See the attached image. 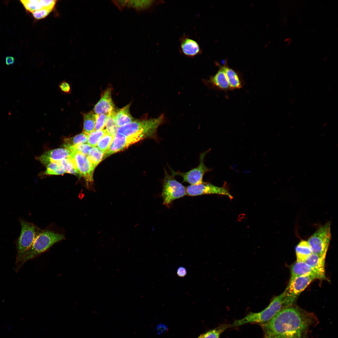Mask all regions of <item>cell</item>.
Masks as SVG:
<instances>
[{
    "mask_svg": "<svg viewBox=\"0 0 338 338\" xmlns=\"http://www.w3.org/2000/svg\"><path fill=\"white\" fill-rule=\"evenodd\" d=\"M319 322L314 313L294 305L282 310L260 325L263 338H308L310 328Z\"/></svg>",
    "mask_w": 338,
    "mask_h": 338,
    "instance_id": "6da1fadb",
    "label": "cell"
},
{
    "mask_svg": "<svg viewBox=\"0 0 338 338\" xmlns=\"http://www.w3.org/2000/svg\"><path fill=\"white\" fill-rule=\"evenodd\" d=\"M165 121V118L163 114L157 118L135 120L119 127L117 133L126 136H140L143 139L148 138L156 139L158 127Z\"/></svg>",
    "mask_w": 338,
    "mask_h": 338,
    "instance_id": "7a4b0ae2",
    "label": "cell"
},
{
    "mask_svg": "<svg viewBox=\"0 0 338 338\" xmlns=\"http://www.w3.org/2000/svg\"><path fill=\"white\" fill-rule=\"evenodd\" d=\"M284 291L274 298L262 311L257 313H250L243 318L235 321L231 324V327L249 323L260 324L268 321L280 311L286 308L284 301Z\"/></svg>",
    "mask_w": 338,
    "mask_h": 338,
    "instance_id": "3957f363",
    "label": "cell"
},
{
    "mask_svg": "<svg viewBox=\"0 0 338 338\" xmlns=\"http://www.w3.org/2000/svg\"><path fill=\"white\" fill-rule=\"evenodd\" d=\"M65 239L61 234L48 230H42L38 235L33 244L24 254L21 265L45 251L56 243Z\"/></svg>",
    "mask_w": 338,
    "mask_h": 338,
    "instance_id": "277c9868",
    "label": "cell"
},
{
    "mask_svg": "<svg viewBox=\"0 0 338 338\" xmlns=\"http://www.w3.org/2000/svg\"><path fill=\"white\" fill-rule=\"evenodd\" d=\"M164 171L161 197L163 204L170 207L174 200L187 195L186 189L175 179V176L169 174L165 168Z\"/></svg>",
    "mask_w": 338,
    "mask_h": 338,
    "instance_id": "5b68a950",
    "label": "cell"
},
{
    "mask_svg": "<svg viewBox=\"0 0 338 338\" xmlns=\"http://www.w3.org/2000/svg\"><path fill=\"white\" fill-rule=\"evenodd\" d=\"M331 223L328 222L320 227L307 241L312 253L326 257L331 238Z\"/></svg>",
    "mask_w": 338,
    "mask_h": 338,
    "instance_id": "8992f818",
    "label": "cell"
},
{
    "mask_svg": "<svg viewBox=\"0 0 338 338\" xmlns=\"http://www.w3.org/2000/svg\"><path fill=\"white\" fill-rule=\"evenodd\" d=\"M20 222L21 230L18 243L17 261L20 262L42 230L34 224L23 220L20 219Z\"/></svg>",
    "mask_w": 338,
    "mask_h": 338,
    "instance_id": "52a82bcc",
    "label": "cell"
},
{
    "mask_svg": "<svg viewBox=\"0 0 338 338\" xmlns=\"http://www.w3.org/2000/svg\"><path fill=\"white\" fill-rule=\"evenodd\" d=\"M315 279V276L310 274L298 277L289 280L284 291V301L286 307L294 305L300 294Z\"/></svg>",
    "mask_w": 338,
    "mask_h": 338,
    "instance_id": "ba28073f",
    "label": "cell"
},
{
    "mask_svg": "<svg viewBox=\"0 0 338 338\" xmlns=\"http://www.w3.org/2000/svg\"><path fill=\"white\" fill-rule=\"evenodd\" d=\"M210 150L200 154L199 163L197 167L186 172L175 171L169 167L172 175L174 176H178L182 177L183 182L188 183L191 185H197L202 183L205 174L211 171V169L207 167L204 163L205 157Z\"/></svg>",
    "mask_w": 338,
    "mask_h": 338,
    "instance_id": "9c48e42d",
    "label": "cell"
},
{
    "mask_svg": "<svg viewBox=\"0 0 338 338\" xmlns=\"http://www.w3.org/2000/svg\"><path fill=\"white\" fill-rule=\"evenodd\" d=\"M72 159L81 177L85 180L87 186L93 182V175L95 168L87 156L78 152H74Z\"/></svg>",
    "mask_w": 338,
    "mask_h": 338,
    "instance_id": "30bf717a",
    "label": "cell"
},
{
    "mask_svg": "<svg viewBox=\"0 0 338 338\" xmlns=\"http://www.w3.org/2000/svg\"><path fill=\"white\" fill-rule=\"evenodd\" d=\"M187 195L194 196L204 194H218L226 195L230 199L233 197L225 188L217 187L210 183L204 182L197 185H190L186 187Z\"/></svg>",
    "mask_w": 338,
    "mask_h": 338,
    "instance_id": "8fae6325",
    "label": "cell"
},
{
    "mask_svg": "<svg viewBox=\"0 0 338 338\" xmlns=\"http://www.w3.org/2000/svg\"><path fill=\"white\" fill-rule=\"evenodd\" d=\"M141 136H126L116 133L107 151L105 154L103 160L110 156L123 151L131 145L143 140Z\"/></svg>",
    "mask_w": 338,
    "mask_h": 338,
    "instance_id": "7c38bea8",
    "label": "cell"
},
{
    "mask_svg": "<svg viewBox=\"0 0 338 338\" xmlns=\"http://www.w3.org/2000/svg\"><path fill=\"white\" fill-rule=\"evenodd\" d=\"M204 83L209 88L216 90L224 91L226 93L230 90V88L226 75L225 64L220 66L216 73L208 79L203 80Z\"/></svg>",
    "mask_w": 338,
    "mask_h": 338,
    "instance_id": "4fadbf2b",
    "label": "cell"
},
{
    "mask_svg": "<svg viewBox=\"0 0 338 338\" xmlns=\"http://www.w3.org/2000/svg\"><path fill=\"white\" fill-rule=\"evenodd\" d=\"M73 153L70 148L64 147L47 151L37 159L43 164L47 165L51 162L59 161L70 157Z\"/></svg>",
    "mask_w": 338,
    "mask_h": 338,
    "instance_id": "5bb4252c",
    "label": "cell"
},
{
    "mask_svg": "<svg viewBox=\"0 0 338 338\" xmlns=\"http://www.w3.org/2000/svg\"><path fill=\"white\" fill-rule=\"evenodd\" d=\"M111 91V88H108L102 93L100 99L94 107L95 114L110 115L115 113V106L112 98Z\"/></svg>",
    "mask_w": 338,
    "mask_h": 338,
    "instance_id": "9a60e30c",
    "label": "cell"
},
{
    "mask_svg": "<svg viewBox=\"0 0 338 338\" xmlns=\"http://www.w3.org/2000/svg\"><path fill=\"white\" fill-rule=\"evenodd\" d=\"M156 1L151 0H117L115 5L120 10L127 7L134 9L138 12L148 10L155 5Z\"/></svg>",
    "mask_w": 338,
    "mask_h": 338,
    "instance_id": "2e32d148",
    "label": "cell"
},
{
    "mask_svg": "<svg viewBox=\"0 0 338 338\" xmlns=\"http://www.w3.org/2000/svg\"><path fill=\"white\" fill-rule=\"evenodd\" d=\"M325 257L312 253L305 261L311 268L317 279L323 280L326 279L325 272Z\"/></svg>",
    "mask_w": 338,
    "mask_h": 338,
    "instance_id": "e0dca14e",
    "label": "cell"
},
{
    "mask_svg": "<svg viewBox=\"0 0 338 338\" xmlns=\"http://www.w3.org/2000/svg\"><path fill=\"white\" fill-rule=\"evenodd\" d=\"M225 69L230 90L240 89L245 84L241 74L225 64Z\"/></svg>",
    "mask_w": 338,
    "mask_h": 338,
    "instance_id": "ac0fdd59",
    "label": "cell"
},
{
    "mask_svg": "<svg viewBox=\"0 0 338 338\" xmlns=\"http://www.w3.org/2000/svg\"><path fill=\"white\" fill-rule=\"evenodd\" d=\"M181 50L183 54L188 57H193L200 52V48L195 40L185 37L182 38L180 43Z\"/></svg>",
    "mask_w": 338,
    "mask_h": 338,
    "instance_id": "d6986e66",
    "label": "cell"
},
{
    "mask_svg": "<svg viewBox=\"0 0 338 338\" xmlns=\"http://www.w3.org/2000/svg\"><path fill=\"white\" fill-rule=\"evenodd\" d=\"M291 277L290 280L294 278L307 275L316 276L311 268L305 261H297L290 268Z\"/></svg>",
    "mask_w": 338,
    "mask_h": 338,
    "instance_id": "ffe728a7",
    "label": "cell"
},
{
    "mask_svg": "<svg viewBox=\"0 0 338 338\" xmlns=\"http://www.w3.org/2000/svg\"><path fill=\"white\" fill-rule=\"evenodd\" d=\"M129 104L113 115V118L119 127L128 124L135 120L134 119L131 114Z\"/></svg>",
    "mask_w": 338,
    "mask_h": 338,
    "instance_id": "44dd1931",
    "label": "cell"
},
{
    "mask_svg": "<svg viewBox=\"0 0 338 338\" xmlns=\"http://www.w3.org/2000/svg\"><path fill=\"white\" fill-rule=\"evenodd\" d=\"M295 253L297 261H305L312 253L307 241L301 240L296 246Z\"/></svg>",
    "mask_w": 338,
    "mask_h": 338,
    "instance_id": "7402d4cb",
    "label": "cell"
},
{
    "mask_svg": "<svg viewBox=\"0 0 338 338\" xmlns=\"http://www.w3.org/2000/svg\"><path fill=\"white\" fill-rule=\"evenodd\" d=\"M84 124L83 132L88 135L95 131L96 116L92 111L83 115Z\"/></svg>",
    "mask_w": 338,
    "mask_h": 338,
    "instance_id": "603a6c76",
    "label": "cell"
},
{
    "mask_svg": "<svg viewBox=\"0 0 338 338\" xmlns=\"http://www.w3.org/2000/svg\"><path fill=\"white\" fill-rule=\"evenodd\" d=\"M88 135L82 132L73 137L65 138L64 146L69 147L88 142Z\"/></svg>",
    "mask_w": 338,
    "mask_h": 338,
    "instance_id": "cb8c5ba5",
    "label": "cell"
},
{
    "mask_svg": "<svg viewBox=\"0 0 338 338\" xmlns=\"http://www.w3.org/2000/svg\"><path fill=\"white\" fill-rule=\"evenodd\" d=\"M105 153L97 147H92L87 156L88 158L95 168L103 160Z\"/></svg>",
    "mask_w": 338,
    "mask_h": 338,
    "instance_id": "d4e9b609",
    "label": "cell"
},
{
    "mask_svg": "<svg viewBox=\"0 0 338 338\" xmlns=\"http://www.w3.org/2000/svg\"><path fill=\"white\" fill-rule=\"evenodd\" d=\"M20 2L25 9L32 13L41 9L46 8L44 0H22Z\"/></svg>",
    "mask_w": 338,
    "mask_h": 338,
    "instance_id": "484cf974",
    "label": "cell"
},
{
    "mask_svg": "<svg viewBox=\"0 0 338 338\" xmlns=\"http://www.w3.org/2000/svg\"><path fill=\"white\" fill-rule=\"evenodd\" d=\"M66 173L64 168L59 161L49 163L47 165L45 174L48 175H60Z\"/></svg>",
    "mask_w": 338,
    "mask_h": 338,
    "instance_id": "4316f807",
    "label": "cell"
},
{
    "mask_svg": "<svg viewBox=\"0 0 338 338\" xmlns=\"http://www.w3.org/2000/svg\"><path fill=\"white\" fill-rule=\"evenodd\" d=\"M231 324H223L202 334V338H219L220 335L228 328L231 327Z\"/></svg>",
    "mask_w": 338,
    "mask_h": 338,
    "instance_id": "83f0119b",
    "label": "cell"
},
{
    "mask_svg": "<svg viewBox=\"0 0 338 338\" xmlns=\"http://www.w3.org/2000/svg\"><path fill=\"white\" fill-rule=\"evenodd\" d=\"M60 162L64 168L66 173L72 174L78 177H81L71 157L64 159Z\"/></svg>",
    "mask_w": 338,
    "mask_h": 338,
    "instance_id": "f1b7e54d",
    "label": "cell"
},
{
    "mask_svg": "<svg viewBox=\"0 0 338 338\" xmlns=\"http://www.w3.org/2000/svg\"><path fill=\"white\" fill-rule=\"evenodd\" d=\"M107 133L105 129L95 130L88 135V143L92 147H95L100 140Z\"/></svg>",
    "mask_w": 338,
    "mask_h": 338,
    "instance_id": "f546056e",
    "label": "cell"
},
{
    "mask_svg": "<svg viewBox=\"0 0 338 338\" xmlns=\"http://www.w3.org/2000/svg\"><path fill=\"white\" fill-rule=\"evenodd\" d=\"M114 137V136L107 133L100 140L97 147L105 154L108 150Z\"/></svg>",
    "mask_w": 338,
    "mask_h": 338,
    "instance_id": "4dcf8cb0",
    "label": "cell"
},
{
    "mask_svg": "<svg viewBox=\"0 0 338 338\" xmlns=\"http://www.w3.org/2000/svg\"><path fill=\"white\" fill-rule=\"evenodd\" d=\"M114 114L108 115L105 127L108 133L114 136L117 133L118 127L113 118Z\"/></svg>",
    "mask_w": 338,
    "mask_h": 338,
    "instance_id": "1f68e13d",
    "label": "cell"
},
{
    "mask_svg": "<svg viewBox=\"0 0 338 338\" xmlns=\"http://www.w3.org/2000/svg\"><path fill=\"white\" fill-rule=\"evenodd\" d=\"M69 147L71 149L73 153L78 152L87 156L92 147L88 143H83Z\"/></svg>",
    "mask_w": 338,
    "mask_h": 338,
    "instance_id": "d6a6232c",
    "label": "cell"
},
{
    "mask_svg": "<svg viewBox=\"0 0 338 338\" xmlns=\"http://www.w3.org/2000/svg\"><path fill=\"white\" fill-rule=\"evenodd\" d=\"M108 115L107 114H96V119L95 130L98 131L104 129Z\"/></svg>",
    "mask_w": 338,
    "mask_h": 338,
    "instance_id": "836d02e7",
    "label": "cell"
},
{
    "mask_svg": "<svg viewBox=\"0 0 338 338\" xmlns=\"http://www.w3.org/2000/svg\"><path fill=\"white\" fill-rule=\"evenodd\" d=\"M53 9L47 8H43L35 11L33 13V17L38 19H41L46 17L52 11Z\"/></svg>",
    "mask_w": 338,
    "mask_h": 338,
    "instance_id": "e575fe53",
    "label": "cell"
},
{
    "mask_svg": "<svg viewBox=\"0 0 338 338\" xmlns=\"http://www.w3.org/2000/svg\"><path fill=\"white\" fill-rule=\"evenodd\" d=\"M59 86L60 90L64 92L67 93L70 92L71 91L70 85L66 81H64L60 83Z\"/></svg>",
    "mask_w": 338,
    "mask_h": 338,
    "instance_id": "d590c367",
    "label": "cell"
},
{
    "mask_svg": "<svg viewBox=\"0 0 338 338\" xmlns=\"http://www.w3.org/2000/svg\"><path fill=\"white\" fill-rule=\"evenodd\" d=\"M187 270L185 268L183 267H180L177 270V275L181 277L185 276L187 274Z\"/></svg>",
    "mask_w": 338,
    "mask_h": 338,
    "instance_id": "8d00e7d4",
    "label": "cell"
},
{
    "mask_svg": "<svg viewBox=\"0 0 338 338\" xmlns=\"http://www.w3.org/2000/svg\"><path fill=\"white\" fill-rule=\"evenodd\" d=\"M5 61L6 64L8 65L12 64L14 63L15 59L12 56H7L6 58Z\"/></svg>",
    "mask_w": 338,
    "mask_h": 338,
    "instance_id": "74e56055",
    "label": "cell"
},
{
    "mask_svg": "<svg viewBox=\"0 0 338 338\" xmlns=\"http://www.w3.org/2000/svg\"><path fill=\"white\" fill-rule=\"evenodd\" d=\"M167 329L165 325L160 324L157 326V330L158 333L160 334L165 331Z\"/></svg>",
    "mask_w": 338,
    "mask_h": 338,
    "instance_id": "f35d334b",
    "label": "cell"
},
{
    "mask_svg": "<svg viewBox=\"0 0 338 338\" xmlns=\"http://www.w3.org/2000/svg\"><path fill=\"white\" fill-rule=\"evenodd\" d=\"M198 338H202V334H201Z\"/></svg>",
    "mask_w": 338,
    "mask_h": 338,
    "instance_id": "ab89813d",
    "label": "cell"
}]
</instances>
